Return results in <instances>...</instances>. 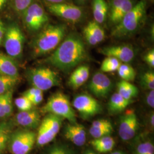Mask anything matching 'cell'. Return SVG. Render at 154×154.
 I'll return each mask as SVG.
<instances>
[{"instance_id": "19", "label": "cell", "mask_w": 154, "mask_h": 154, "mask_svg": "<svg viewBox=\"0 0 154 154\" xmlns=\"http://www.w3.org/2000/svg\"><path fill=\"white\" fill-rule=\"evenodd\" d=\"M90 75V67L88 65H83L75 69L69 79V85L73 90L81 87L88 80Z\"/></svg>"}, {"instance_id": "7", "label": "cell", "mask_w": 154, "mask_h": 154, "mask_svg": "<svg viewBox=\"0 0 154 154\" xmlns=\"http://www.w3.org/2000/svg\"><path fill=\"white\" fill-rule=\"evenodd\" d=\"M29 81L33 87L42 91L60 85V78L57 72L46 67L33 68L28 72Z\"/></svg>"}, {"instance_id": "32", "label": "cell", "mask_w": 154, "mask_h": 154, "mask_svg": "<svg viewBox=\"0 0 154 154\" xmlns=\"http://www.w3.org/2000/svg\"><path fill=\"white\" fill-rule=\"evenodd\" d=\"M133 154H154V143L151 140L138 143L134 149Z\"/></svg>"}, {"instance_id": "3", "label": "cell", "mask_w": 154, "mask_h": 154, "mask_svg": "<svg viewBox=\"0 0 154 154\" xmlns=\"http://www.w3.org/2000/svg\"><path fill=\"white\" fill-rule=\"evenodd\" d=\"M147 8V3L145 0L138 1L121 21L112 27L111 36L116 38H125L137 33L146 21Z\"/></svg>"}, {"instance_id": "25", "label": "cell", "mask_w": 154, "mask_h": 154, "mask_svg": "<svg viewBox=\"0 0 154 154\" xmlns=\"http://www.w3.org/2000/svg\"><path fill=\"white\" fill-rule=\"evenodd\" d=\"M117 93L122 97L128 100H132V98L138 96V88L130 82L122 80L117 83Z\"/></svg>"}, {"instance_id": "34", "label": "cell", "mask_w": 154, "mask_h": 154, "mask_svg": "<svg viewBox=\"0 0 154 154\" xmlns=\"http://www.w3.org/2000/svg\"><path fill=\"white\" fill-rule=\"evenodd\" d=\"M140 83L142 86L147 90L154 89V72L149 71L144 72L140 76Z\"/></svg>"}, {"instance_id": "33", "label": "cell", "mask_w": 154, "mask_h": 154, "mask_svg": "<svg viewBox=\"0 0 154 154\" xmlns=\"http://www.w3.org/2000/svg\"><path fill=\"white\" fill-rule=\"evenodd\" d=\"M34 0H11V5L13 10L18 15L22 13L30 5Z\"/></svg>"}, {"instance_id": "45", "label": "cell", "mask_w": 154, "mask_h": 154, "mask_svg": "<svg viewBox=\"0 0 154 154\" xmlns=\"http://www.w3.org/2000/svg\"><path fill=\"white\" fill-rule=\"evenodd\" d=\"M149 123L151 127H154V112H152V114H151V115L149 116Z\"/></svg>"}, {"instance_id": "43", "label": "cell", "mask_w": 154, "mask_h": 154, "mask_svg": "<svg viewBox=\"0 0 154 154\" xmlns=\"http://www.w3.org/2000/svg\"><path fill=\"white\" fill-rule=\"evenodd\" d=\"M8 93V92H7ZM6 93L2 94V95H0V109H1L3 103L4 102V100L5 99L6 96Z\"/></svg>"}, {"instance_id": "8", "label": "cell", "mask_w": 154, "mask_h": 154, "mask_svg": "<svg viewBox=\"0 0 154 154\" xmlns=\"http://www.w3.org/2000/svg\"><path fill=\"white\" fill-rule=\"evenodd\" d=\"M37 134L28 129L13 131L7 149L11 154H29L36 142Z\"/></svg>"}, {"instance_id": "21", "label": "cell", "mask_w": 154, "mask_h": 154, "mask_svg": "<svg viewBox=\"0 0 154 154\" xmlns=\"http://www.w3.org/2000/svg\"><path fill=\"white\" fill-rule=\"evenodd\" d=\"M91 7L94 21L100 25L107 20L109 5L106 0H91Z\"/></svg>"}, {"instance_id": "47", "label": "cell", "mask_w": 154, "mask_h": 154, "mask_svg": "<svg viewBox=\"0 0 154 154\" xmlns=\"http://www.w3.org/2000/svg\"><path fill=\"white\" fill-rule=\"evenodd\" d=\"M125 154L123 151H114V152H111V154Z\"/></svg>"}, {"instance_id": "4", "label": "cell", "mask_w": 154, "mask_h": 154, "mask_svg": "<svg viewBox=\"0 0 154 154\" xmlns=\"http://www.w3.org/2000/svg\"><path fill=\"white\" fill-rule=\"evenodd\" d=\"M44 114H52L66 119L70 123L77 122V116L68 97L62 92L52 95L41 108Z\"/></svg>"}, {"instance_id": "11", "label": "cell", "mask_w": 154, "mask_h": 154, "mask_svg": "<svg viewBox=\"0 0 154 154\" xmlns=\"http://www.w3.org/2000/svg\"><path fill=\"white\" fill-rule=\"evenodd\" d=\"M72 106L84 119H90L103 111V107L99 102L88 94H80L77 95L72 100Z\"/></svg>"}, {"instance_id": "20", "label": "cell", "mask_w": 154, "mask_h": 154, "mask_svg": "<svg viewBox=\"0 0 154 154\" xmlns=\"http://www.w3.org/2000/svg\"><path fill=\"white\" fill-rule=\"evenodd\" d=\"M0 74L19 78L18 68L14 59L2 53H0Z\"/></svg>"}, {"instance_id": "17", "label": "cell", "mask_w": 154, "mask_h": 154, "mask_svg": "<svg viewBox=\"0 0 154 154\" xmlns=\"http://www.w3.org/2000/svg\"><path fill=\"white\" fill-rule=\"evenodd\" d=\"M41 121L39 112L33 109L28 111H20L15 116V123L17 125L28 130L37 128Z\"/></svg>"}, {"instance_id": "10", "label": "cell", "mask_w": 154, "mask_h": 154, "mask_svg": "<svg viewBox=\"0 0 154 154\" xmlns=\"http://www.w3.org/2000/svg\"><path fill=\"white\" fill-rule=\"evenodd\" d=\"M48 11L66 22L76 23L82 21L86 13L83 6L74 3L45 5Z\"/></svg>"}, {"instance_id": "22", "label": "cell", "mask_w": 154, "mask_h": 154, "mask_svg": "<svg viewBox=\"0 0 154 154\" xmlns=\"http://www.w3.org/2000/svg\"><path fill=\"white\" fill-rule=\"evenodd\" d=\"M131 100H128L122 97L118 93L113 94L108 102V110L110 114H117L126 110L131 104Z\"/></svg>"}, {"instance_id": "48", "label": "cell", "mask_w": 154, "mask_h": 154, "mask_svg": "<svg viewBox=\"0 0 154 154\" xmlns=\"http://www.w3.org/2000/svg\"><path fill=\"white\" fill-rule=\"evenodd\" d=\"M145 1H146V2L147 3H148V2L153 3V2H154V0H145Z\"/></svg>"}, {"instance_id": "41", "label": "cell", "mask_w": 154, "mask_h": 154, "mask_svg": "<svg viewBox=\"0 0 154 154\" xmlns=\"http://www.w3.org/2000/svg\"><path fill=\"white\" fill-rule=\"evenodd\" d=\"M5 28L4 26V24L2 21L0 20V45L3 42L4 35H5Z\"/></svg>"}, {"instance_id": "15", "label": "cell", "mask_w": 154, "mask_h": 154, "mask_svg": "<svg viewBox=\"0 0 154 154\" xmlns=\"http://www.w3.org/2000/svg\"><path fill=\"white\" fill-rule=\"evenodd\" d=\"M99 53L106 57L116 58L121 62L126 63L131 62L135 57L134 48L129 45L105 47L99 50Z\"/></svg>"}, {"instance_id": "40", "label": "cell", "mask_w": 154, "mask_h": 154, "mask_svg": "<svg viewBox=\"0 0 154 154\" xmlns=\"http://www.w3.org/2000/svg\"><path fill=\"white\" fill-rule=\"evenodd\" d=\"M42 1L45 4V5L48 4H58L62 3H73L72 0H39Z\"/></svg>"}, {"instance_id": "12", "label": "cell", "mask_w": 154, "mask_h": 154, "mask_svg": "<svg viewBox=\"0 0 154 154\" xmlns=\"http://www.w3.org/2000/svg\"><path fill=\"white\" fill-rule=\"evenodd\" d=\"M137 2V0H109L107 19L110 25L112 26L117 25Z\"/></svg>"}, {"instance_id": "44", "label": "cell", "mask_w": 154, "mask_h": 154, "mask_svg": "<svg viewBox=\"0 0 154 154\" xmlns=\"http://www.w3.org/2000/svg\"><path fill=\"white\" fill-rule=\"evenodd\" d=\"M8 1L9 0H0V11L4 8Z\"/></svg>"}, {"instance_id": "14", "label": "cell", "mask_w": 154, "mask_h": 154, "mask_svg": "<svg viewBox=\"0 0 154 154\" xmlns=\"http://www.w3.org/2000/svg\"><path fill=\"white\" fill-rule=\"evenodd\" d=\"M111 80L103 72H97L94 74L88 83V90L97 98H105L112 88Z\"/></svg>"}, {"instance_id": "16", "label": "cell", "mask_w": 154, "mask_h": 154, "mask_svg": "<svg viewBox=\"0 0 154 154\" xmlns=\"http://www.w3.org/2000/svg\"><path fill=\"white\" fill-rule=\"evenodd\" d=\"M65 137L77 146H82L86 142V131L81 124L68 123L63 130Z\"/></svg>"}, {"instance_id": "30", "label": "cell", "mask_w": 154, "mask_h": 154, "mask_svg": "<svg viewBox=\"0 0 154 154\" xmlns=\"http://www.w3.org/2000/svg\"><path fill=\"white\" fill-rule=\"evenodd\" d=\"M44 154H75V152L67 144L55 143L46 149Z\"/></svg>"}, {"instance_id": "42", "label": "cell", "mask_w": 154, "mask_h": 154, "mask_svg": "<svg viewBox=\"0 0 154 154\" xmlns=\"http://www.w3.org/2000/svg\"><path fill=\"white\" fill-rule=\"evenodd\" d=\"M88 0H72V2H74V4L77 5L83 6L88 2Z\"/></svg>"}, {"instance_id": "5", "label": "cell", "mask_w": 154, "mask_h": 154, "mask_svg": "<svg viewBox=\"0 0 154 154\" xmlns=\"http://www.w3.org/2000/svg\"><path fill=\"white\" fill-rule=\"evenodd\" d=\"M21 16L25 26L32 33L39 32L49 20L48 13L39 0H34Z\"/></svg>"}, {"instance_id": "38", "label": "cell", "mask_w": 154, "mask_h": 154, "mask_svg": "<svg viewBox=\"0 0 154 154\" xmlns=\"http://www.w3.org/2000/svg\"><path fill=\"white\" fill-rule=\"evenodd\" d=\"M146 101L147 105L151 108L154 107V90H150L146 94Z\"/></svg>"}, {"instance_id": "28", "label": "cell", "mask_w": 154, "mask_h": 154, "mask_svg": "<svg viewBox=\"0 0 154 154\" xmlns=\"http://www.w3.org/2000/svg\"><path fill=\"white\" fill-rule=\"evenodd\" d=\"M116 72L122 80L127 82L134 81L136 77V72L134 68L126 63H122Z\"/></svg>"}, {"instance_id": "46", "label": "cell", "mask_w": 154, "mask_h": 154, "mask_svg": "<svg viewBox=\"0 0 154 154\" xmlns=\"http://www.w3.org/2000/svg\"><path fill=\"white\" fill-rule=\"evenodd\" d=\"M82 154H98L96 152L94 151L93 150L91 149H88L86 151H85Z\"/></svg>"}, {"instance_id": "39", "label": "cell", "mask_w": 154, "mask_h": 154, "mask_svg": "<svg viewBox=\"0 0 154 154\" xmlns=\"http://www.w3.org/2000/svg\"><path fill=\"white\" fill-rule=\"evenodd\" d=\"M28 99L30 100V102H32L33 106H36V105L40 104L42 102V100L44 99V95H43V94H41L38 95H35V96H34L32 97H30Z\"/></svg>"}, {"instance_id": "1", "label": "cell", "mask_w": 154, "mask_h": 154, "mask_svg": "<svg viewBox=\"0 0 154 154\" xmlns=\"http://www.w3.org/2000/svg\"><path fill=\"white\" fill-rule=\"evenodd\" d=\"M87 57L86 48L82 37L72 32L66 35L45 62L62 72H68L82 63Z\"/></svg>"}, {"instance_id": "2", "label": "cell", "mask_w": 154, "mask_h": 154, "mask_svg": "<svg viewBox=\"0 0 154 154\" xmlns=\"http://www.w3.org/2000/svg\"><path fill=\"white\" fill-rule=\"evenodd\" d=\"M66 33L65 24H47L33 39V55L41 57L54 51L66 37Z\"/></svg>"}, {"instance_id": "31", "label": "cell", "mask_w": 154, "mask_h": 154, "mask_svg": "<svg viewBox=\"0 0 154 154\" xmlns=\"http://www.w3.org/2000/svg\"><path fill=\"white\" fill-rule=\"evenodd\" d=\"M121 63V62L116 58L107 57L101 64L100 70L103 72H116Z\"/></svg>"}, {"instance_id": "24", "label": "cell", "mask_w": 154, "mask_h": 154, "mask_svg": "<svg viewBox=\"0 0 154 154\" xmlns=\"http://www.w3.org/2000/svg\"><path fill=\"white\" fill-rule=\"evenodd\" d=\"M90 143L95 151L99 153H107L110 152L116 145L115 140L111 135L94 139Z\"/></svg>"}, {"instance_id": "23", "label": "cell", "mask_w": 154, "mask_h": 154, "mask_svg": "<svg viewBox=\"0 0 154 154\" xmlns=\"http://www.w3.org/2000/svg\"><path fill=\"white\" fill-rule=\"evenodd\" d=\"M14 128V122L4 121L0 123V154H4Z\"/></svg>"}, {"instance_id": "37", "label": "cell", "mask_w": 154, "mask_h": 154, "mask_svg": "<svg viewBox=\"0 0 154 154\" xmlns=\"http://www.w3.org/2000/svg\"><path fill=\"white\" fill-rule=\"evenodd\" d=\"M143 60L146 63H147L149 66L151 67H154V50H151L149 51L146 55L144 56Z\"/></svg>"}, {"instance_id": "26", "label": "cell", "mask_w": 154, "mask_h": 154, "mask_svg": "<svg viewBox=\"0 0 154 154\" xmlns=\"http://www.w3.org/2000/svg\"><path fill=\"white\" fill-rule=\"evenodd\" d=\"M19 80V78L0 74V95L4 94L13 90Z\"/></svg>"}, {"instance_id": "36", "label": "cell", "mask_w": 154, "mask_h": 154, "mask_svg": "<svg viewBox=\"0 0 154 154\" xmlns=\"http://www.w3.org/2000/svg\"><path fill=\"white\" fill-rule=\"evenodd\" d=\"M41 94H43V91L42 90L33 86L32 88L28 89L26 91H25L22 94V95L27 97L28 98H29L30 97L38 95Z\"/></svg>"}, {"instance_id": "13", "label": "cell", "mask_w": 154, "mask_h": 154, "mask_svg": "<svg viewBox=\"0 0 154 154\" xmlns=\"http://www.w3.org/2000/svg\"><path fill=\"white\" fill-rule=\"evenodd\" d=\"M139 127L138 117L134 111L128 110L121 116L118 134L123 141H128L134 138Z\"/></svg>"}, {"instance_id": "29", "label": "cell", "mask_w": 154, "mask_h": 154, "mask_svg": "<svg viewBox=\"0 0 154 154\" xmlns=\"http://www.w3.org/2000/svg\"><path fill=\"white\" fill-rule=\"evenodd\" d=\"M13 90L6 93L5 99L0 109V119H5L11 116L13 113Z\"/></svg>"}, {"instance_id": "6", "label": "cell", "mask_w": 154, "mask_h": 154, "mask_svg": "<svg viewBox=\"0 0 154 154\" xmlns=\"http://www.w3.org/2000/svg\"><path fill=\"white\" fill-rule=\"evenodd\" d=\"M63 119L60 116L47 114L39 125L36 145L41 147L53 141L60 132Z\"/></svg>"}, {"instance_id": "35", "label": "cell", "mask_w": 154, "mask_h": 154, "mask_svg": "<svg viewBox=\"0 0 154 154\" xmlns=\"http://www.w3.org/2000/svg\"><path fill=\"white\" fill-rule=\"evenodd\" d=\"M14 103L20 111H25L33 109V105L27 97L22 95L17 98L14 100Z\"/></svg>"}, {"instance_id": "9", "label": "cell", "mask_w": 154, "mask_h": 154, "mask_svg": "<svg viewBox=\"0 0 154 154\" xmlns=\"http://www.w3.org/2000/svg\"><path fill=\"white\" fill-rule=\"evenodd\" d=\"M3 41L8 55L14 60L21 57L25 37L21 29L17 24L13 23L6 28Z\"/></svg>"}, {"instance_id": "27", "label": "cell", "mask_w": 154, "mask_h": 154, "mask_svg": "<svg viewBox=\"0 0 154 154\" xmlns=\"http://www.w3.org/2000/svg\"><path fill=\"white\" fill-rule=\"evenodd\" d=\"M85 28L90 32L98 44L105 39V33L103 29L95 21L88 22Z\"/></svg>"}, {"instance_id": "18", "label": "cell", "mask_w": 154, "mask_h": 154, "mask_svg": "<svg viewBox=\"0 0 154 154\" xmlns=\"http://www.w3.org/2000/svg\"><path fill=\"white\" fill-rule=\"evenodd\" d=\"M113 131V126L110 121L100 119L95 120L92 123L89 133L94 139H97L111 135Z\"/></svg>"}]
</instances>
